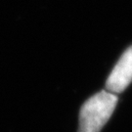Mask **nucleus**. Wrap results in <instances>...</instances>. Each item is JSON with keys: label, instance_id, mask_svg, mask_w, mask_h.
<instances>
[{"label": "nucleus", "instance_id": "nucleus-1", "mask_svg": "<svg viewBox=\"0 0 132 132\" xmlns=\"http://www.w3.org/2000/svg\"><path fill=\"white\" fill-rule=\"evenodd\" d=\"M118 96L103 90L93 95L81 106L77 132H100L112 117Z\"/></svg>", "mask_w": 132, "mask_h": 132}, {"label": "nucleus", "instance_id": "nucleus-2", "mask_svg": "<svg viewBox=\"0 0 132 132\" xmlns=\"http://www.w3.org/2000/svg\"><path fill=\"white\" fill-rule=\"evenodd\" d=\"M132 81V46L128 47L119 58L106 82V90L119 94Z\"/></svg>", "mask_w": 132, "mask_h": 132}]
</instances>
